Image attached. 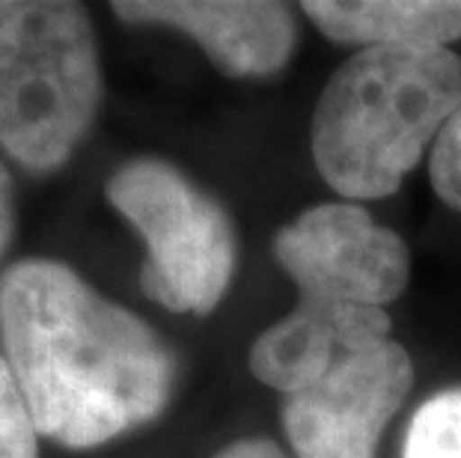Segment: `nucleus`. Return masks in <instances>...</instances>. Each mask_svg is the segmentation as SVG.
I'll return each instance as SVG.
<instances>
[{
  "label": "nucleus",
  "mask_w": 461,
  "mask_h": 458,
  "mask_svg": "<svg viewBox=\"0 0 461 458\" xmlns=\"http://www.w3.org/2000/svg\"><path fill=\"white\" fill-rule=\"evenodd\" d=\"M15 236V188L4 155H0V259L6 256Z\"/></svg>",
  "instance_id": "obj_13"
},
{
  "label": "nucleus",
  "mask_w": 461,
  "mask_h": 458,
  "mask_svg": "<svg viewBox=\"0 0 461 458\" xmlns=\"http://www.w3.org/2000/svg\"><path fill=\"white\" fill-rule=\"evenodd\" d=\"M99 107V42L86 6L0 0V152L31 173L60 170Z\"/></svg>",
  "instance_id": "obj_3"
},
{
  "label": "nucleus",
  "mask_w": 461,
  "mask_h": 458,
  "mask_svg": "<svg viewBox=\"0 0 461 458\" xmlns=\"http://www.w3.org/2000/svg\"><path fill=\"white\" fill-rule=\"evenodd\" d=\"M0 458H39V432L4 348H0Z\"/></svg>",
  "instance_id": "obj_11"
},
{
  "label": "nucleus",
  "mask_w": 461,
  "mask_h": 458,
  "mask_svg": "<svg viewBox=\"0 0 461 458\" xmlns=\"http://www.w3.org/2000/svg\"><path fill=\"white\" fill-rule=\"evenodd\" d=\"M214 458H286L277 444L265 441V437H244V441L230 444Z\"/></svg>",
  "instance_id": "obj_14"
},
{
  "label": "nucleus",
  "mask_w": 461,
  "mask_h": 458,
  "mask_svg": "<svg viewBox=\"0 0 461 458\" xmlns=\"http://www.w3.org/2000/svg\"><path fill=\"white\" fill-rule=\"evenodd\" d=\"M104 193L146 241V298L170 313H214L235 271V229L221 202L152 155L116 167Z\"/></svg>",
  "instance_id": "obj_4"
},
{
  "label": "nucleus",
  "mask_w": 461,
  "mask_h": 458,
  "mask_svg": "<svg viewBox=\"0 0 461 458\" xmlns=\"http://www.w3.org/2000/svg\"><path fill=\"white\" fill-rule=\"evenodd\" d=\"M429 176L438 197L449 209L461 211V107L453 113V120L444 125L435 146H431Z\"/></svg>",
  "instance_id": "obj_12"
},
{
  "label": "nucleus",
  "mask_w": 461,
  "mask_h": 458,
  "mask_svg": "<svg viewBox=\"0 0 461 458\" xmlns=\"http://www.w3.org/2000/svg\"><path fill=\"white\" fill-rule=\"evenodd\" d=\"M339 307L298 301L286 319L271 325L250 348V373L280 393H301L316 384L342 352Z\"/></svg>",
  "instance_id": "obj_9"
},
{
  "label": "nucleus",
  "mask_w": 461,
  "mask_h": 458,
  "mask_svg": "<svg viewBox=\"0 0 461 458\" xmlns=\"http://www.w3.org/2000/svg\"><path fill=\"white\" fill-rule=\"evenodd\" d=\"M411 382L414 366L396 339L342 348L316 384L283 402L292 450L298 458H375Z\"/></svg>",
  "instance_id": "obj_6"
},
{
  "label": "nucleus",
  "mask_w": 461,
  "mask_h": 458,
  "mask_svg": "<svg viewBox=\"0 0 461 458\" xmlns=\"http://www.w3.org/2000/svg\"><path fill=\"white\" fill-rule=\"evenodd\" d=\"M274 259L298 286L301 301L321 307L384 310L411 277L405 241L351 202L307 209L277 232Z\"/></svg>",
  "instance_id": "obj_5"
},
{
  "label": "nucleus",
  "mask_w": 461,
  "mask_h": 458,
  "mask_svg": "<svg viewBox=\"0 0 461 458\" xmlns=\"http://www.w3.org/2000/svg\"><path fill=\"white\" fill-rule=\"evenodd\" d=\"M301 9L342 45L447 48L461 39V0H307Z\"/></svg>",
  "instance_id": "obj_8"
},
{
  "label": "nucleus",
  "mask_w": 461,
  "mask_h": 458,
  "mask_svg": "<svg viewBox=\"0 0 461 458\" xmlns=\"http://www.w3.org/2000/svg\"><path fill=\"white\" fill-rule=\"evenodd\" d=\"M111 9L125 24L185 33L230 77L280 72L298 42L292 9L268 0H116Z\"/></svg>",
  "instance_id": "obj_7"
},
{
  "label": "nucleus",
  "mask_w": 461,
  "mask_h": 458,
  "mask_svg": "<svg viewBox=\"0 0 461 458\" xmlns=\"http://www.w3.org/2000/svg\"><path fill=\"white\" fill-rule=\"evenodd\" d=\"M405 458H461V387L420 405L408 426Z\"/></svg>",
  "instance_id": "obj_10"
},
{
  "label": "nucleus",
  "mask_w": 461,
  "mask_h": 458,
  "mask_svg": "<svg viewBox=\"0 0 461 458\" xmlns=\"http://www.w3.org/2000/svg\"><path fill=\"white\" fill-rule=\"evenodd\" d=\"M0 348L39 437L90 450L152 423L176 387L173 348L57 259L0 271Z\"/></svg>",
  "instance_id": "obj_1"
},
{
  "label": "nucleus",
  "mask_w": 461,
  "mask_h": 458,
  "mask_svg": "<svg viewBox=\"0 0 461 458\" xmlns=\"http://www.w3.org/2000/svg\"><path fill=\"white\" fill-rule=\"evenodd\" d=\"M461 107L449 48H360L330 75L312 113V161L348 200L399 191Z\"/></svg>",
  "instance_id": "obj_2"
}]
</instances>
